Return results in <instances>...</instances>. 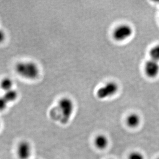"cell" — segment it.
Here are the masks:
<instances>
[{"instance_id":"obj_17","label":"cell","mask_w":159,"mask_h":159,"mask_svg":"<svg viewBox=\"0 0 159 159\" xmlns=\"http://www.w3.org/2000/svg\"></svg>"},{"instance_id":"obj_8","label":"cell","mask_w":159,"mask_h":159,"mask_svg":"<svg viewBox=\"0 0 159 159\" xmlns=\"http://www.w3.org/2000/svg\"><path fill=\"white\" fill-rule=\"evenodd\" d=\"M109 140L104 134H100L97 135L94 140V145L98 149L102 150L105 149L108 145Z\"/></svg>"},{"instance_id":"obj_13","label":"cell","mask_w":159,"mask_h":159,"mask_svg":"<svg viewBox=\"0 0 159 159\" xmlns=\"http://www.w3.org/2000/svg\"><path fill=\"white\" fill-rule=\"evenodd\" d=\"M9 104L3 96H0V111H4L7 108Z\"/></svg>"},{"instance_id":"obj_16","label":"cell","mask_w":159,"mask_h":159,"mask_svg":"<svg viewBox=\"0 0 159 159\" xmlns=\"http://www.w3.org/2000/svg\"><path fill=\"white\" fill-rule=\"evenodd\" d=\"M159 159V158H158V159Z\"/></svg>"},{"instance_id":"obj_5","label":"cell","mask_w":159,"mask_h":159,"mask_svg":"<svg viewBox=\"0 0 159 159\" xmlns=\"http://www.w3.org/2000/svg\"><path fill=\"white\" fill-rule=\"evenodd\" d=\"M144 72L146 76L154 79L159 75V62L155 60L149 59L144 64Z\"/></svg>"},{"instance_id":"obj_3","label":"cell","mask_w":159,"mask_h":159,"mask_svg":"<svg viewBox=\"0 0 159 159\" xmlns=\"http://www.w3.org/2000/svg\"><path fill=\"white\" fill-rule=\"evenodd\" d=\"M134 29L130 24L122 23L120 24L113 30L112 36L113 39L117 42H124L132 36Z\"/></svg>"},{"instance_id":"obj_11","label":"cell","mask_w":159,"mask_h":159,"mask_svg":"<svg viewBox=\"0 0 159 159\" xmlns=\"http://www.w3.org/2000/svg\"><path fill=\"white\" fill-rule=\"evenodd\" d=\"M150 59L159 62V44H157L150 48L149 51Z\"/></svg>"},{"instance_id":"obj_10","label":"cell","mask_w":159,"mask_h":159,"mask_svg":"<svg viewBox=\"0 0 159 159\" xmlns=\"http://www.w3.org/2000/svg\"><path fill=\"white\" fill-rule=\"evenodd\" d=\"M18 95H19V94H18V91L17 90L13 89L12 90L5 92L4 94L2 96L4 97L5 99H6V101L9 104L11 102H15L18 98Z\"/></svg>"},{"instance_id":"obj_9","label":"cell","mask_w":159,"mask_h":159,"mask_svg":"<svg viewBox=\"0 0 159 159\" xmlns=\"http://www.w3.org/2000/svg\"><path fill=\"white\" fill-rule=\"evenodd\" d=\"M14 85V81L12 79L8 77L3 78L0 81V88L4 92L13 89Z\"/></svg>"},{"instance_id":"obj_4","label":"cell","mask_w":159,"mask_h":159,"mask_svg":"<svg viewBox=\"0 0 159 159\" xmlns=\"http://www.w3.org/2000/svg\"><path fill=\"white\" fill-rule=\"evenodd\" d=\"M119 90V86L114 81H108L98 89L96 96L99 99H105L116 95Z\"/></svg>"},{"instance_id":"obj_7","label":"cell","mask_w":159,"mask_h":159,"mask_svg":"<svg viewBox=\"0 0 159 159\" xmlns=\"http://www.w3.org/2000/svg\"><path fill=\"white\" fill-rule=\"evenodd\" d=\"M126 124L129 127L134 128L138 127L141 123L140 116L135 113H132L127 116L126 120Z\"/></svg>"},{"instance_id":"obj_6","label":"cell","mask_w":159,"mask_h":159,"mask_svg":"<svg viewBox=\"0 0 159 159\" xmlns=\"http://www.w3.org/2000/svg\"><path fill=\"white\" fill-rule=\"evenodd\" d=\"M32 153V147L27 141H22L18 144L17 155L19 159H29Z\"/></svg>"},{"instance_id":"obj_12","label":"cell","mask_w":159,"mask_h":159,"mask_svg":"<svg viewBox=\"0 0 159 159\" xmlns=\"http://www.w3.org/2000/svg\"><path fill=\"white\" fill-rule=\"evenodd\" d=\"M128 159H145L142 153L139 152H133L130 153Z\"/></svg>"},{"instance_id":"obj_14","label":"cell","mask_w":159,"mask_h":159,"mask_svg":"<svg viewBox=\"0 0 159 159\" xmlns=\"http://www.w3.org/2000/svg\"><path fill=\"white\" fill-rule=\"evenodd\" d=\"M6 39V34L4 30L0 29V43L4 41Z\"/></svg>"},{"instance_id":"obj_15","label":"cell","mask_w":159,"mask_h":159,"mask_svg":"<svg viewBox=\"0 0 159 159\" xmlns=\"http://www.w3.org/2000/svg\"><path fill=\"white\" fill-rule=\"evenodd\" d=\"M0 127H1V123H0Z\"/></svg>"},{"instance_id":"obj_2","label":"cell","mask_w":159,"mask_h":159,"mask_svg":"<svg viewBox=\"0 0 159 159\" xmlns=\"http://www.w3.org/2000/svg\"><path fill=\"white\" fill-rule=\"evenodd\" d=\"M15 69L18 75L26 80H36L40 73L39 66L33 61L19 62L15 65Z\"/></svg>"},{"instance_id":"obj_1","label":"cell","mask_w":159,"mask_h":159,"mask_svg":"<svg viewBox=\"0 0 159 159\" xmlns=\"http://www.w3.org/2000/svg\"><path fill=\"white\" fill-rule=\"evenodd\" d=\"M74 110V103L71 98L62 97L53 108L51 112L62 124H66L71 120Z\"/></svg>"}]
</instances>
